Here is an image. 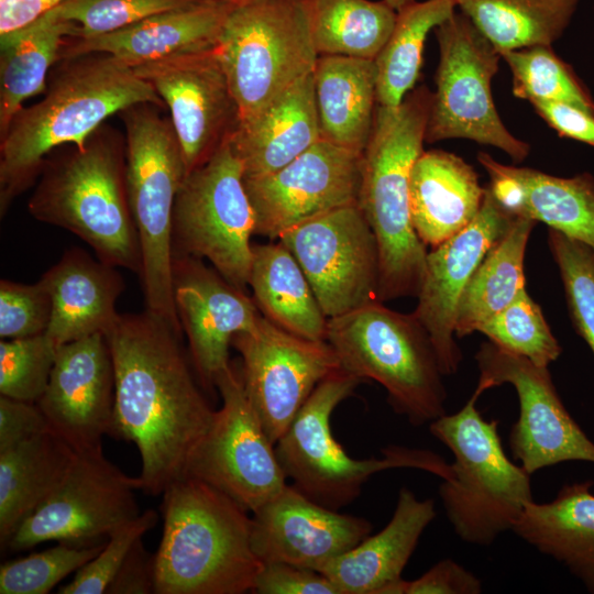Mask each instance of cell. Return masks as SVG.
<instances>
[{"instance_id":"cell-1","label":"cell","mask_w":594,"mask_h":594,"mask_svg":"<svg viewBox=\"0 0 594 594\" xmlns=\"http://www.w3.org/2000/svg\"><path fill=\"white\" fill-rule=\"evenodd\" d=\"M116 392L109 436L133 442L141 491L160 495L185 476L215 410L193 376L178 333L145 310L119 315L105 334Z\"/></svg>"},{"instance_id":"cell-2","label":"cell","mask_w":594,"mask_h":594,"mask_svg":"<svg viewBox=\"0 0 594 594\" xmlns=\"http://www.w3.org/2000/svg\"><path fill=\"white\" fill-rule=\"evenodd\" d=\"M47 84L44 97L22 108L1 138V217L40 176L54 148L82 147L106 119L134 105L164 106L133 68L102 53L62 59Z\"/></svg>"},{"instance_id":"cell-3","label":"cell","mask_w":594,"mask_h":594,"mask_svg":"<svg viewBox=\"0 0 594 594\" xmlns=\"http://www.w3.org/2000/svg\"><path fill=\"white\" fill-rule=\"evenodd\" d=\"M163 532L154 554L156 594L252 592L263 565L252 548V519L213 486L189 476L163 492Z\"/></svg>"},{"instance_id":"cell-4","label":"cell","mask_w":594,"mask_h":594,"mask_svg":"<svg viewBox=\"0 0 594 594\" xmlns=\"http://www.w3.org/2000/svg\"><path fill=\"white\" fill-rule=\"evenodd\" d=\"M431 94L422 85L396 107L377 105L363 152L359 206L377 241L381 302L417 297L422 283L428 251L411 222L409 175L424 151Z\"/></svg>"},{"instance_id":"cell-5","label":"cell","mask_w":594,"mask_h":594,"mask_svg":"<svg viewBox=\"0 0 594 594\" xmlns=\"http://www.w3.org/2000/svg\"><path fill=\"white\" fill-rule=\"evenodd\" d=\"M38 221L66 229L114 267L142 273L139 234L125 186L122 142L97 129L82 147L45 161L29 200Z\"/></svg>"},{"instance_id":"cell-6","label":"cell","mask_w":594,"mask_h":594,"mask_svg":"<svg viewBox=\"0 0 594 594\" xmlns=\"http://www.w3.org/2000/svg\"><path fill=\"white\" fill-rule=\"evenodd\" d=\"M480 396L474 391L459 411L437 418L429 430L453 454L450 476L438 490L447 518L461 540L487 547L513 530L534 499L530 474L507 457L498 421L476 408Z\"/></svg>"},{"instance_id":"cell-7","label":"cell","mask_w":594,"mask_h":594,"mask_svg":"<svg viewBox=\"0 0 594 594\" xmlns=\"http://www.w3.org/2000/svg\"><path fill=\"white\" fill-rule=\"evenodd\" d=\"M326 341L340 369L380 383L394 411L413 426L446 414L443 373L432 341L414 314L370 302L328 318Z\"/></svg>"},{"instance_id":"cell-8","label":"cell","mask_w":594,"mask_h":594,"mask_svg":"<svg viewBox=\"0 0 594 594\" xmlns=\"http://www.w3.org/2000/svg\"><path fill=\"white\" fill-rule=\"evenodd\" d=\"M152 103L122 110L125 186L142 253L146 310L183 333L173 293L172 223L177 193L187 175L170 120Z\"/></svg>"},{"instance_id":"cell-9","label":"cell","mask_w":594,"mask_h":594,"mask_svg":"<svg viewBox=\"0 0 594 594\" xmlns=\"http://www.w3.org/2000/svg\"><path fill=\"white\" fill-rule=\"evenodd\" d=\"M362 380L338 369L324 377L275 443L278 461L292 485L310 499L339 510L360 495L374 474L397 468L418 469L448 479L450 464L437 453L402 446L381 458L356 460L333 437L331 416Z\"/></svg>"},{"instance_id":"cell-10","label":"cell","mask_w":594,"mask_h":594,"mask_svg":"<svg viewBox=\"0 0 594 594\" xmlns=\"http://www.w3.org/2000/svg\"><path fill=\"white\" fill-rule=\"evenodd\" d=\"M216 51L240 121L311 74L319 57L304 0H254L231 10Z\"/></svg>"},{"instance_id":"cell-11","label":"cell","mask_w":594,"mask_h":594,"mask_svg":"<svg viewBox=\"0 0 594 594\" xmlns=\"http://www.w3.org/2000/svg\"><path fill=\"white\" fill-rule=\"evenodd\" d=\"M255 216L243 168L229 139L186 175L175 199L173 256L208 260L233 286L245 290Z\"/></svg>"},{"instance_id":"cell-12","label":"cell","mask_w":594,"mask_h":594,"mask_svg":"<svg viewBox=\"0 0 594 594\" xmlns=\"http://www.w3.org/2000/svg\"><path fill=\"white\" fill-rule=\"evenodd\" d=\"M433 31L439 63L425 142L466 139L494 146L516 163L522 162L530 145L508 131L492 95L501 54L461 11Z\"/></svg>"},{"instance_id":"cell-13","label":"cell","mask_w":594,"mask_h":594,"mask_svg":"<svg viewBox=\"0 0 594 594\" xmlns=\"http://www.w3.org/2000/svg\"><path fill=\"white\" fill-rule=\"evenodd\" d=\"M222 404L195 449L185 476L200 480L255 512L286 484L275 443L231 362L215 382ZM184 476V477H185Z\"/></svg>"},{"instance_id":"cell-14","label":"cell","mask_w":594,"mask_h":594,"mask_svg":"<svg viewBox=\"0 0 594 594\" xmlns=\"http://www.w3.org/2000/svg\"><path fill=\"white\" fill-rule=\"evenodd\" d=\"M131 477L110 462L102 446L79 451L52 495L13 532L4 548L23 551L46 541L76 547L106 542L121 526L138 517Z\"/></svg>"},{"instance_id":"cell-15","label":"cell","mask_w":594,"mask_h":594,"mask_svg":"<svg viewBox=\"0 0 594 594\" xmlns=\"http://www.w3.org/2000/svg\"><path fill=\"white\" fill-rule=\"evenodd\" d=\"M480 378L475 392L510 384L519 416L508 435L513 458L531 475L566 461L594 463V442L563 405L548 366L510 353L491 341L475 354Z\"/></svg>"},{"instance_id":"cell-16","label":"cell","mask_w":594,"mask_h":594,"mask_svg":"<svg viewBox=\"0 0 594 594\" xmlns=\"http://www.w3.org/2000/svg\"><path fill=\"white\" fill-rule=\"evenodd\" d=\"M277 240L299 263L328 318L378 301L377 241L359 204L311 218Z\"/></svg>"},{"instance_id":"cell-17","label":"cell","mask_w":594,"mask_h":594,"mask_svg":"<svg viewBox=\"0 0 594 594\" xmlns=\"http://www.w3.org/2000/svg\"><path fill=\"white\" fill-rule=\"evenodd\" d=\"M246 395L276 443L317 385L340 369L328 341L290 333L262 315L231 341Z\"/></svg>"},{"instance_id":"cell-18","label":"cell","mask_w":594,"mask_h":594,"mask_svg":"<svg viewBox=\"0 0 594 594\" xmlns=\"http://www.w3.org/2000/svg\"><path fill=\"white\" fill-rule=\"evenodd\" d=\"M362 157L320 139L279 169L243 177L255 216L254 234L277 240L311 218L359 204Z\"/></svg>"},{"instance_id":"cell-19","label":"cell","mask_w":594,"mask_h":594,"mask_svg":"<svg viewBox=\"0 0 594 594\" xmlns=\"http://www.w3.org/2000/svg\"><path fill=\"white\" fill-rule=\"evenodd\" d=\"M133 69L167 106L187 174L206 162L237 129L239 107L216 47Z\"/></svg>"},{"instance_id":"cell-20","label":"cell","mask_w":594,"mask_h":594,"mask_svg":"<svg viewBox=\"0 0 594 594\" xmlns=\"http://www.w3.org/2000/svg\"><path fill=\"white\" fill-rule=\"evenodd\" d=\"M485 188L483 204L472 222L427 253L413 312L432 341L443 375L454 374L462 360L454 340V324L463 290L486 253L516 218Z\"/></svg>"},{"instance_id":"cell-21","label":"cell","mask_w":594,"mask_h":594,"mask_svg":"<svg viewBox=\"0 0 594 594\" xmlns=\"http://www.w3.org/2000/svg\"><path fill=\"white\" fill-rule=\"evenodd\" d=\"M173 293L189 345L191 364L204 388L215 386L229 364L232 338L255 326L261 314L242 290L193 256H173Z\"/></svg>"},{"instance_id":"cell-22","label":"cell","mask_w":594,"mask_h":594,"mask_svg":"<svg viewBox=\"0 0 594 594\" xmlns=\"http://www.w3.org/2000/svg\"><path fill=\"white\" fill-rule=\"evenodd\" d=\"M116 377L105 334L57 348L50 381L36 402L50 428L77 452L102 446L109 436Z\"/></svg>"},{"instance_id":"cell-23","label":"cell","mask_w":594,"mask_h":594,"mask_svg":"<svg viewBox=\"0 0 594 594\" xmlns=\"http://www.w3.org/2000/svg\"><path fill=\"white\" fill-rule=\"evenodd\" d=\"M251 541L258 560L319 571L372 532L364 517L326 507L286 484L252 513Z\"/></svg>"},{"instance_id":"cell-24","label":"cell","mask_w":594,"mask_h":594,"mask_svg":"<svg viewBox=\"0 0 594 594\" xmlns=\"http://www.w3.org/2000/svg\"><path fill=\"white\" fill-rule=\"evenodd\" d=\"M231 10L199 1L156 13L114 32L66 38L59 61L102 53L134 68L179 54L211 50Z\"/></svg>"},{"instance_id":"cell-25","label":"cell","mask_w":594,"mask_h":594,"mask_svg":"<svg viewBox=\"0 0 594 594\" xmlns=\"http://www.w3.org/2000/svg\"><path fill=\"white\" fill-rule=\"evenodd\" d=\"M477 160L490 177L488 189L507 211L541 221L594 250L593 175L558 177L502 164L485 152H480Z\"/></svg>"},{"instance_id":"cell-26","label":"cell","mask_w":594,"mask_h":594,"mask_svg":"<svg viewBox=\"0 0 594 594\" xmlns=\"http://www.w3.org/2000/svg\"><path fill=\"white\" fill-rule=\"evenodd\" d=\"M436 517L435 502L402 487L387 525L333 559L319 572L340 594H404L402 573Z\"/></svg>"},{"instance_id":"cell-27","label":"cell","mask_w":594,"mask_h":594,"mask_svg":"<svg viewBox=\"0 0 594 594\" xmlns=\"http://www.w3.org/2000/svg\"><path fill=\"white\" fill-rule=\"evenodd\" d=\"M41 278L52 300L45 334L56 348L106 334L120 315L116 304L124 289L122 276L117 267L95 261L80 249L67 251Z\"/></svg>"},{"instance_id":"cell-28","label":"cell","mask_w":594,"mask_h":594,"mask_svg":"<svg viewBox=\"0 0 594 594\" xmlns=\"http://www.w3.org/2000/svg\"><path fill=\"white\" fill-rule=\"evenodd\" d=\"M320 139L311 73L241 120L229 141L243 177H258L287 165Z\"/></svg>"},{"instance_id":"cell-29","label":"cell","mask_w":594,"mask_h":594,"mask_svg":"<svg viewBox=\"0 0 594 594\" xmlns=\"http://www.w3.org/2000/svg\"><path fill=\"white\" fill-rule=\"evenodd\" d=\"M485 189L474 168L460 156L422 151L409 175V206L414 229L427 246L436 248L472 222Z\"/></svg>"},{"instance_id":"cell-30","label":"cell","mask_w":594,"mask_h":594,"mask_svg":"<svg viewBox=\"0 0 594 594\" xmlns=\"http://www.w3.org/2000/svg\"><path fill=\"white\" fill-rule=\"evenodd\" d=\"M593 482L564 484L547 503L530 502L513 531L540 553L564 565L594 593Z\"/></svg>"},{"instance_id":"cell-31","label":"cell","mask_w":594,"mask_h":594,"mask_svg":"<svg viewBox=\"0 0 594 594\" xmlns=\"http://www.w3.org/2000/svg\"><path fill=\"white\" fill-rule=\"evenodd\" d=\"M312 78L321 139L362 154L378 105L375 59L321 55Z\"/></svg>"},{"instance_id":"cell-32","label":"cell","mask_w":594,"mask_h":594,"mask_svg":"<svg viewBox=\"0 0 594 594\" xmlns=\"http://www.w3.org/2000/svg\"><path fill=\"white\" fill-rule=\"evenodd\" d=\"M77 451L52 429L0 452V543L62 483Z\"/></svg>"},{"instance_id":"cell-33","label":"cell","mask_w":594,"mask_h":594,"mask_svg":"<svg viewBox=\"0 0 594 594\" xmlns=\"http://www.w3.org/2000/svg\"><path fill=\"white\" fill-rule=\"evenodd\" d=\"M249 286L263 317L301 338L326 341L328 317L299 263L280 241L252 246Z\"/></svg>"},{"instance_id":"cell-34","label":"cell","mask_w":594,"mask_h":594,"mask_svg":"<svg viewBox=\"0 0 594 594\" xmlns=\"http://www.w3.org/2000/svg\"><path fill=\"white\" fill-rule=\"evenodd\" d=\"M69 28L53 9L19 31L1 35L0 135L6 134L22 103L46 89L50 68L59 61Z\"/></svg>"},{"instance_id":"cell-35","label":"cell","mask_w":594,"mask_h":594,"mask_svg":"<svg viewBox=\"0 0 594 594\" xmlns=\"http://www.w3.org/2000/svg\"><path fill=\"white\" fill-rule=\"evenodd\" d=\"M534 220L518 217L486 253L460 298L454 332H477L488 319L512 304L526 288L524 258Z\"/></svg>"},{"instance_id":"cell-36","label":"cell","mask_w":594,"mask_h":594,"mask_svg":"<svg viewBox=\"0 0 594 594\" xmlns=\"http://www.w3.org/2000/svg\"><path fill=\"white\" fill-rule=\"evenodd\" d=\"M457 7L501 54L535 45L552 46L580 0H455Z\"/></svg>"},{"instance_id":"cell-37","label":"cell","mask_w":594,"mask_h":594,"mask_svg":"<svg viewBox=\"0 0 594 594\" xmlns=\"http://www.w3.org/2000/svg\"><path fill=\"white\" fill-rule=\"evenodd\" d=\"M319 56L375 59L388 41L397 11L385 0H304Z\"/></svg>"},{"instance_id":"cell-38","label":"cell","mask_w":594,"mask_h":594,"mask_svg":"<svg viewBox=\"0 0 594 594\" xmlns=\"http://www.w3.org/2000/svg\"><path fill=\"white\" fill-rule=\"evenodd\" d=\"M455 8V0H425L397 11L393 32L375 58L378 105L396 107L415 88L429 32L448 20Z\"/></svg>"},{"instance_id":"cell-39","label":"cell","mask_w":594,"mask_h":594,"mask_svg":"<svg viewBox=\"0 0 594 594\" xmlns=\"http://www.w3.org/2000/svg\"><path fill=\"white\" fill-rule=\"evenodd\" d=\"M513 75V94L529 102H564L594 116V98L571 65L552 46L535 45L501 53Z\"/></svg>"},{"instance_id":"cell-40","label":"cell","mask_w":594,"mask_h":594,"mask_svg":"<svg viewBox=\"0 0 594 594\" xmlns=\"http://www.w3.org/2000/svg\"><path fill=\"white\" fill-rule=\"evenodd\" d=\"M477 332L501 349L526 358L539 366H548L562 352L540 306L526 289L505 309L484 322Z\"/></svg>"},{"instance_id":"cell-41","label":"cell","mask_w":594,"mask_h":594,"mask_svg":"<svg viewBox=\"0 0 594 594\" xmlns=\"http://www.w3.org/2000/svg\"><path fill=\"white\" fill-rule=\"evenodd\" d=\"M548 243L572 323L594 355V250L553 229H549Z\"/></svg>"},{"instance_id":"cell-42","label":"cell","mask_w":594,"mask_h":594,"mask_svg":"<svg viewBox=\"0 0 594 594\" xmlns=\"http://www.w3.org/2000/svg\"><path fill=\"white\" fill-rule=\"evenodd\" d=\"M201 0H62L53 11L69 28L67 38L114 32L156 13Z\"/></svg>"},{"instance_id":"cell-43","label":"cell","mask_w":594,"mask_h":594,"mask_svg":"<svg viewBox=\"0 0 594 594\" xmlns=\"http://www.w3.org/2000/svg\"><path fill=\"white\" fill-rule=\"evenodd\" d=\"M106 542L90 547L57 542L53 548L6 562L0 566V594H46L96 557Z\"/></svg>"},{"instance_id":"cell-44","label":"cell","mask_w":594,"mask_h":594,"mask_svg":"<svg viewBox=\"0 0 594 594\" xmlns=\"http://www.w3.org/2000/svg\"><path fill=\"white\" fill-rule=\"evenodd\" d=\"M57 348L45 333L0 342V395L36 403L44 394Z\"/></svg>"},{"instance_id":"cell-45","label":"cell","mask_w":594,"mask_h":594,"mask_svg":"<svg viewBox=\"0 0 594 594\" xmlns=\"http://www.w3.org/2000/svg\"><path fill=\"white\" fill-rule=\"evenodd\" d=\"M153 509L118 528L100 552L81 566L73 580L58 588L59 594H105L134 544L157 524Z\"/></svg>"},{"instance_id":"cell-46","label":"cell","mask_w":594,"mask_h":594,"mask_svg":"<svg viewBox=\"0 0 594 594\" xmlns=\"http://www.w3.org/2000/svg\"><path fill=\"white\" fill-rule=\"evenodd\" d=\"M52 315V300L45 283L0 282V337L28 338L45 333Z\"/></svg>"},{"instance_id":"cell-47","label":"cell","mask_w":594,"mask_h":594,"mask_svg":"<svg viewBox=\"0 0 594 594\" xmlns=\"http://www.w3.org/2000/svg\"><path fill=\"white\" fill-rule=\"evenodd\" d=\"M257 594H340L321 572L288 563H264L255 579Z\"/></svg>"},{"instance_id":"cell-48","label":"cell","mask_w":594,"mask_h":594,"mask_svg":"<svg viewBox=\"0 0 594 594\" xmlns=\"http://www.w3.org/2000/svg\"><path fill=\"white\" fill-rule=\"evenodd\" d=\"M482 582L451 559L437 562L426 573L404 584V594H480Z\"/></svg>"},{"instance_id":"cell-49","label":"cell","mask_w":594,"mask_h":594,"mask_svg":"<svg viewBox=\"0 0 594 594\" xmlns=\"http://www.w3.org/2000/svg\"><path fill=\"white\" fill-rule=\"evenodd\" d=\"M48 429L36 403L0 396V452Z\"/></svg>"},{"instance_id":"cell-50","label":"cell","mask_w":594,"mask_h":594,"mask_svg":"<svg viewBox=\"0 0 594 594\" xmlns=\"http://www.w3.org/2000/svg\"><path fill=\"white\" fill-rule=\"evenodd\" d=\"M536 113L561 138L583 142L594 147V116L564 102L535 100Z\"/></svg>"},{"instance_id":"cell-51","label":"cell","mask_w":594,"mask_h":594,"mask_svg":"<svg viewBox=\"0 0 594 594\" xmlns=\"http://www.w3.org/2000/svg\"><path fill=\"white\" fill-rule=\"evenodd\" d=\"M148 593H155L154 554L144 548L140 539L109 585L107 594Z\"/></svg>"},{"instance_id":"cell-52","label":"cell","mask_w":594,"mask_h":594,"mask_svg":"<svg viewBox=\"0 0 594 594\" xmlns=\"http://www.w3.org/2000/svg\"><path fill=\"white\" fill-rule=\"evenodd\" d=\"M50 9L44 0H0V35L29 26Z\"/></svg>"},{"instance_id":"cell-53","label":"cell","mask_w":594,"mask_h":594,"mask_svg":"<svg viewBox=\"0 0 594 594\" xmlns=\"http://www.w3.org/2000/svg\"><path fill=\"white\" fill-rule=\"evenodd\" d=\"M201 1H206V2H210V3H215V4L224 6V7H228V8H231V9H235L238 7L246 4V3L251 2V1H254V0H201Z\"/></svg>"},{"instance_id":"cell-54","label":"cell","mask_w":594,"mask_h":594,"mask_svg":"<svg viewBox=\"0 0 594 594\" xmlns=\"http://www.w3.org/2000/svg\"><path fill=\"white\" fill-rule=\"evenodd\" d=\"M385 1L396 11H398L416 0H385Z\"/></svg>"},{"instance_id":"cell-55","label":"cell","mask_w":594,"mask_h":594,"mask_svg":"<svg viewBox=\"0 0 594 594\" xmlns=\"http://www.w3.org/2000/svg\"><path fill=\"white\" fill-rule=\"evenodd\" d=\"M44 1L50 6V8H53L57 3H59L62 0H44Z\"/></svg>"}]
</instances>
